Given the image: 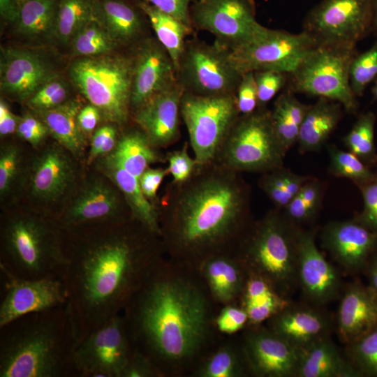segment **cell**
<instances>
[{
  "label": "cell",
  "mask_w": 377,
  "mask_h": 377,
  "mask_svg": "<svg viewBox=\"0 0 377 377\" xmlns=\"http://www.w3.org/2000/svg\"><path fill=\"white\" fill-rule=\"evenodd\" d=\"M20 154L14 145H7L0 154V193H8L13 186L20 169Z\"/></svg>",
  "instance_id": "f907efd6"
},
{
  "label": "cell",
  "mask_w": 377,
  "mask_h": 377,
  "mask_svg": "<svg viewBox=\"0 0 377 377\" xmlns=\"http://www.w3.org/2000/svg\"><path fill=\"white\" fill-rule=\"evenodd\" d=\"M59 222L19 214L3 221L0 265L24 279L57 276L65 265V232Z\"/></svg>",
  "instance_id": "8992f818"
},
{
  "label": "cell",
  "mask_w": 377,
  "mask_h": 377,
  "mask_svg": "<svg viewBox=\"0 0 377 377\" xmlns=\"http://www.w3.org/2000/svg\"><path fill=\"white\" fill-rule=\"evenodd\" d=\"M101 116L100 110L91 103L82 108L77 116V121L86 136L95 130Z\"/></svg>",
  "instance_id": "94428289"
},
{
  "label": "cell",
  "mask_w": 377,
  "mask_h": 377,
  "mask_svg": "<svg viewBox=\"0 0 377 377\" xmlns=\"http://www.w3.org/2000/svg\"><path fill=\"white\" fill-rule=\"evenodd\" d=\"M311 177L296 174L283 165L261 174L258 186L276 209L283 210Z\"/></svg>",
  "instance_id": "f35d334b"
},
{
  "label": "cell",
  "mask_w": 377,
  "mask_h": 377,
  "mask_svg": "<svg viewBox=\"0 0 377 377\" xmlns=\"http://www.w3.org/2000/svg\"><path fill=\"white\" fill-rule=\"evenodd\" d=\"M128 222L64 228L61 279L78 342L120 314L161 263L159 236L133 219Z\"/></svg>",
  "instance_id": "6da1fadb"
},
{
  "label": "cell",
  "mask_w": 377,
  "mask_h": 377,
  "mask_svg": "<svg viewBox=\"0 0 377 377\" xmlns=\"http://www.w3.org/2000/svg\"><path fill=\"white\" fill-rule=\"evenodd\" d=\"M230 251L210 256L200 262L206 280L214 298L222 303L241 295L246 277L244 266Z\"/></svg>",
  "instance_id": "4dcf8cb0"
},
{
  "label": "cell",
  "mask_w": 377,
  "mask_h": 377,
  "mask_svg": "<svg viewBox=\"0 0 377 377\" xmlns=\"http://www.w3.org/2000/svg\"><path fill=\"white\" fill-rule=\"evenodd\" d=\"M158 202L164 249L189 262L232 250L251 223L249 185L241 172L215 161L171 182Z\"/></svg>",
  "instance_id": "7a4b0ae2"
},
{
  "label": "cell",
  "mask_w": 377,
  "mask_h": 377,
  "mask_svg": "<svg viewBox=\"0 0 377 377\" xmlns=\"http://www.w3.org/2000/svg\"><path fill=\"white\" fill-rule=\"evenodd\" d=\"M59 0H13L0 7L11 32L29 45L52 43Z\"/></svg>",
  "instance_id": "d4e9b609"
},
{
  "label": "cell",
  "mask_w": 377,
  "mask_h": 377,
  "mask_svg": "<svg viewBox=\"0 0 377 377\" xmlns=\"http://www.w3.org/2000/svg\"><path fill=\"white\" fill-rule=\"evenodd\" d=\"M74 175L73 164L63 150L57 147L46 149L33 165L31 192L40 200L54 201L70 187Z\"/></svg>",
  "instance_id": "83f0119b"
},
{
  "label": "cell",
  "mask_w": 377,
  "mask_h": 377,
  "mask_svg": "<svg viewBox=\"0 0 377 377\" xmlns=\"http://www.w3.org/2000/svg\"><path fill=\"white\" fill-rule=\"evenodd\" d=\"M184 89L178 82L131 112L133 119L154 148H164L180 136V105Z\"/></svg>",
  "instance_id": "7402d4cb"
},
{
  "label": "cell",
  "mask_w": 377,
  "mask_h": 377,
  "mask_svg": "<svg viewBox=\"0 0 377 377\" xmlns=\"http://www.w3.org/2000/svg\"><path fill=\"white\" fill-rule=\"evenodd\" d=\"M133 59L130 52L76 57L69 64L72 84L101 115L117 126H125L131 114Z\"/></svg>",
  "instance_id": "52a82bcc"
},
{
  "label": "cell",
  "mask_w": 377,
  "mask_h": 377,
  "mask_svg": "<svg viewBox=\"0 0 377 377\" xmlns=\"http://www.w3.org/2000/svg\"><path fill=\"white\" fill-rule=\"evenodd\" d=\"M372 92H373L374 98L377 100V81L376 82L374 87L373 88Z\"/></svg>",
  "instance_id": "03108f58"
},
{
  "label": "cell",
  "mask_w": 377,
  "mask_h": 377,
  "mask_svg": "<svg viewBox=\"0 0 377 377\" xmlns=\"http://www.w3.org/2000/svg\"><path fill=\"white\" fill-rule=\"evenodd\" d=\"M342 105L319 97L310 105L300 127L297 143L301 153L318 151L328 140L342 117Z\"/></svg>",
  "instance_id": "1f68e13d"
},
{
  "label": "cell",
  "mask_w": 377,
  "mask_h": 377,
  "mask_svg": "<svg viewBox=\"0 0 377 377\" xmlns=\"http://www.w3.org/2000/svg\"><path fill=\"white\" fill-rule=\"evenodd\" d=\"M235 98L240 114H251L258 109V96L253 71L242 74Z\"/></svg>",
  "instance_id": "816d5d0a"
},
{
  "label": "cell",
  "mask_w": 377,
  "mask_h": 377,
  "mask_svg": "<svg viewBox=\"0 0 377 377\" xmlns=\"http://www.w3.org/2000/svg\"><path fill=\"white\" fill-rule=\"evenodd\" d=\"M137 2L147 16L156 38L169 53L177 71L187 40L186 38L193 32V28L147 2L141 0H137Z\"/></svg>",
  "instance_id": "d590c367"
},
{
  "label": "cell",
  "mask_w": 377,
  "mask_h": 377,
  "mask_svg": "<svg viewBox=\"0 0 377 377\" xmlns=\"http://www.w3.org/2000/svg\"><path fill=\"white\" fill-rule=\"evenodd\" d=\"M117 190L102 179L88 183L60 219L64 228L101 227L126 221Z\"/></svg>",
  "instance_id": "44dd1931"
},
{
  "label": "cell",
  "mask_w": 377,
  "mask_h": 377,
  "mask_svg": "<svg viewBox=\"0 0 377 377\" xmlns=\"http://www.w3.org/2000/svg\"><path fill=\"white\" fill-rule=\"evenodd\" d=\"M168 174H169L168 168H148L139 179L140 186L143 194L155 205V202H158L156 200L158 187Z\"/></svg>",
  "instance_id": "91938a15"
},
{
  "label": "cell",
  "mask_w": 377,
  "mask_h": 377,
  "mask_svg": "<svg viewBox=\"0 0 377 377\" xmlns=\"http://www.w3.org/2000/svg\"><path fill=\"white\" fill-rule=\"evenodd\" d=\"M160 369L144 354L133 350L121 377H151L159 374Z\"/></svg>",
  "instance_id": "6f0895ef"
},
{
  "label": "cell",
  "mask_w": 377,
  "mask_h": 377,
  "mask_svg": "<svg viewBox=\"0 0 377 377\" xmlns=\"http://www.w3.org/2000/svg\"><path fill=\"white\" fill-rule=\"evenodd\" d=\"M15 133L34 147L39 145L50 133L39 117L31 114H25L19 117Z\"/></svg>",
  "instance_id": "11a10c76"
},
{
  "label": "cell",
  "mask_w": 377,
  "mask_h": 377,
  "mask_svg": "<svg viewBox=\"0 0 377 377\" xmlns=\"http://www.w3.org/2000/svg\"><path fill=\"white\" fill-rule=\"evenodd\" d=\"M321 244L339 267L351 275L364 273L377 250V234L357 221H331L322 230Z\"/></svg>",
  "instance_id": "ffe728a7"
},
{
  "label": "cell",
  "mask_w": 377,
  "mask_h": 377,
  "mask_svg": "<svg viewBox=\"0 0 377 377\" xmlns=\"http://www.w3.org/2000/svg\"><path fill=\"white\" fill-rule=\"evenodd\" d=\"M287 151L275 133L270 110L263 108L239 115L214 161L241 173L263 174L283 166Z\"/></svg>",
  "instance_id": "ba28073f"
},
{
  "label": "cell",
  "mask_w": 377,
  "mask_h": 377,
  "mask_svg": "<svg viewBox=\"0 0 377 377\" xmlns=\"http://www.w3.org/2000/svg\"><path fill=\"white\" fill-rule=\"evenodd\" d=\"M115 124L104 125L94 133L87 162L92 163L97 157L111 153L118 141Z\"/></svg>",
  "instance_id": "db71d44e"
},
{
  "label": "cell",
  "mask_w": 377,
  "mask_h": 377,
  "mask_svg": "<svg viewBox=\"0 0 377 377\" xmlns=\"http://www.w3.org/2000/svg\"><path fill=\"white\" fill-rule=\"evenodd\" d=\"M131 50L133 59L132 112L176 83L177 76L171 57L156 38L148 36Z\"/></svg>",
  "instance_id": "d6986e66"
},
{
  "label": "cell",
  "mask_w": 377,
  "mask_h": 377,
  "mask_svg": "<svg viewBox=\"0 0 377 377\" xmlns=\"http://www.w3.org/2000/svg\"><path fill=\"white\" fill-rule=\"evenodd\" d=\"M241 75L225 48L197 38L186 40L177 71L184 91L205 96L235 94Z\"/></svg>",
  "instance_id": "8fae6325"
},
{
  "label": "cell",
  "mask_w": 377,
  "mask_h": 377,
  "mask_svg": "<svg viewBox=\"0 0 377 377\" xmlns=\"http://www.w3.org/2000/svg\"><path fill=\"white\" fill-rule=\"evenodd\" d=\"M59 75L50 60L34 48L1 47L0 89L17 101H27L43 84Z\"/></svg>",
  "instance_id": "ac0fdd59"
},
{
  "label": "cell",
  "mask_w": 377,
  "mask_h": 377,
  "mask_svg": "<svg viewBox=\"0 0 377 377\" xmlns=\"http://www.w3.org/2000/svg\"><path fill=\"white\" fill-rule=\"evenodd\" d=\"M68 47L74 58L100 56L117 52L120 49L108 31L94 18L77 31Z\"/></svg>",
  "instance_id": "ab89813d"
},
{
  "label": "cell",
  "mask_w": 377,
  "mask_h": 377,
  "mask_svg": "<svg viewBox=\"0 0 377 377\" xmlns=\"http://www.w3.org/2000/svg\"><path fill=\"white\" fill-rule=\"evenodd\" d=\"M77 329L68 304L0 327L1 377H75Z\"/></svg>",
  "instance_id": "277c9868"
},
{
  "label": "cell",
  "mask_w": 377,
  "mask_h": 377,
  "mask_svg": "<svg viewBox=\"0 0 377 377\" xmlns=\"http://www.w3.org/2000/svg\"><path fill=\"white\" fill-rule=\"evenodd\" d=\"M269 320L272 331L300 350L330 336L332 330L330 315L307 302H290Z\"/></svg>",
  "instance_id": "cb8c5ba5"
},
{
  "label": "cell",
  "mask_w": 377,
  "mask_h": 377,
  "mask_svg": "<svg viewBox=\"0 0 377 377\" xmlns=\"http://www.w3.org/2000/svg\"><path fill=\"white\" fill-rule=\"evenodd\" d=\"M19 117L10 111L8 104L2 98L0 101V135L6 136L16 132Z\"/></svg>",
  "instance_id": "6125c7cd"
},
{
  "label": "cell",
  "mask_w": 377,
  "mask_h": 377,
  "mask_svg": "<svg viewBox=\"0 0 377 377\" xmlns=\"http://www.w3.org/2000/svg\"><path fill=\"white\" fill-rule=\"evenodd\" d=\"M374 0H323L308 13L303 31L317 44L353 45L374 25Z\"/></svg>",
  "instance_id": "4fadbf2b"
},
{
  "label": "cell",
  "mask_w": 377,
  "mask_h": 377,
  "mask_svg": "<svg viewBox=\"0 0 377 377\" xmlns=\"http://www.w3.org/2000/svg\"><path fill=\"white\" fill-rule=\"evenodd\" d=\"M102 166L106 175L123 194L131 218L160 237L158 208L145 196L139 179L123 168L110 155L105 158Z\"/></svg>",
  "instance_id": "f546056e"
},
{
  "label": "cell",
  "mask_w": 377,
  "mask_h": 377,
  "mask_svg": "<svg viewBox=\"0 0 377 377\" xmlns=\"http://www.w3.org/2000/svg\"><path fill=\"white\" fill-rule=\"evenodd\" d=\"M368 279V286L377 297V250L371 256L364 272Z\"/></svg>",
  "instance_id": "be15d7a7"
},
{
  "label": "cell",
  "mask_w": 377,
  "mask_h": 377,
  "mask_svg": "<svg viewBox=\"0 0 377 377\" xmlns=\"http://www.w3.org/2000/svg\"><path fill=\"white\" fill-rule=\"evenodd\" d=\"M310 105L301 103L289 89L274 101L270 110L272 125L287 151L297 143L301 125Z\"/></svg>",
  "instance_id": "8d00e7d4"
},
{
  "label": "cell",
  "mask_w": 377,
  "mask_h": 377,
  "mask_svg": "<svg viewBox=\"0 0 377 377\" xmlns=\"http://www.w3.org/2000/svg\"><path fill=\"white\" fill-rule=\"evenodd\" d=\"M165 268L161 263L156 267L123 316L133 350L158 367L193 355L204 343L209 326L201 291L187 279L171 276Z\"/></svg>",
  "instance_id": "3957f363"
},
{
  "label": "cell",
  "mask_w": 377,
  "mask_h": 377,
  "mask_svg": "<svg viewBox=\"0 0 377 377\" xmlns=\"http://www.w3.org/2000/svg\"><path fill=\"white\" fill-rule=\"evenodd\" d=\"M216 324L221 332L232 334L249 324V317L242 306H227L218 316Z\"/></svg>",
  "instance_id": "9f6ffc18"
},
{
  "label": "cell",
  "mask_w": 377,
  "mask_h": 377,
  "mask_svg": "<svg viewBox=\"0 0 377 377\" xmlns=\"http://www.w3.org/2000/svg\"><path fill=\"white\" fill-rule=\"evenodd\" d=\"M68 94V83L57 75L39 87L26 103L34 112L46 110L66 102Z\"/></svg>",
  "instance_id": "bcb514c9"
},
{
  "label": "cell",
  "mask_w": 377,
  "mask_h": 377,
  "mask_svg": "<svg viewBox=\"0 0 377 377\" xmlns=\"http://www.w3.org/2000/svg\"><path fill=\"white\" fill-rule=\"evenodd\" d=\"M133 348L118 314L85 335L73 356L75 377H121Z\"/></svg>",
  "instance_id": "5bb4252c"
},
{
  "label": "cell",
  "mask_w": 377,
  "mask_h": 377,
  "mask_svg": "<svg viewBox=\"0 0 377 377\" xmlns=\"http://www.w3.org/2000/svg\"><path fill=\"white\" fill-rule=\"evenodd\" d=\"M374 24L377 27V0H374Z\"/></svg>",
  "instance_id": "e7e4bbea"
},
{
  "label": "cell",
  "mask_w": 377,
  "mask_h": 377,
  "mask_svg": "<svg viewBox=\"0 0 377 377\" xmlns=\"http://www.w3.org/2000/svg\"><path fill=\"white\" fill-rule=\"evenodd\" d=\"M323 191V184L311 177L282 211L290 221L298 226L311 222L320 209Z\"/></svg>",
  "instance_id": "60d3db41"
},
{
  "label": "cell",
  "mask_w": 377,
  "mask_h": 377,
  "mask_svg": "<svg viewBox=\"0 0 377 377\" xmlns=\"http://www.w3.org/2000/svg\"><path fill=\"white\" fill-rule=\"evenodd\" d=\"M13 0H0V7L6 5Z\"/></svg>",
  "instance_id": "003e7915"
},
{
  "label": "cell",
  "mask_w": 377,
  "mask_h": 377,
  "mask_svg": "<svg viewBox=\"0 0 377 377\" xmlns=\"http://www.w3.org/2000/svg\"><path fill=\"white\" fill-rule=\"evenodd\" d=\"M180 114L198 164L214 161L240 115L235 94L205 96L184 91Z\"/></svg>",
  "instance_id": "30bf717a"
},
{
  "label": "cell",
  "mask_w": 377,
  "mask_h": 377,
  "mask_svg": "<svg viewBox=\"0 0 377 377\" xmlns=\"http://www.w3.org/2000/svg\"><path fill=\"white\" fill-rule=\"evenodd\" d=\"M82 107L79 100L68 99L57 107L35 112L47 126L50 134L74 156L80 155L86 144V135L77 121Z\"/></svg>",
  "instance_id": "d6a6232c"
},
{
  "label": "cell",
  "mask_w": 377,
  "mask_h": 377,
  "mask_svg": "<svg viewBox=\"0 0 377 377\" xmlns=\"http://www.w3.org/2000/svg\"><path fill=\"white\" fill-rule=\"evenodd\" d=\"M327 149L330 156L329 171L332 175L347 178L357 186L370 182L377 176L351 151L341 150L334 145H328Z\"/></svg>",
  "instance_id": "7bdbcfd3"
},
{
  "label": "cell",
  "mask_w": 377,
  "mask_h": 377,
  "mask_svg": "<svg viewBox=\"0 0 377 377\" xmlns=\"http://www.w3.org/2000/svg\"><path fill=\"white\" fill-rule=\"evenodd\" d=\"M316 45L304 31L292 34L266 28L253 40L228 52L241 74L263 70L291 74Z\"/></svg>",
  "instance_id": "7c38bea8"
},
{
  "label": "cell",
  "mask_w": 377,
  "mask_h": 377,
  "mask_svg": "<svg viewBox=\"0 0 377 377\" xmlns=\"http://www.w3.org/2000/svg\"><path fill=\"white\" fill-rule=\"evenodd\" d=\"M244 374V367L231 348L223 347L214 353L199 372L202 377H237Z\"/></svg>",
  "instance_id": "7dc6e473"
},
{
  "label": "cell",
  "mask_w": 377,
  "mask_h": 377,
  "mask_svg": "<svg viewBox=\"0 0 377 377\" xmlns=\"http://www.w3.org/2000/svg\"><path fill=\"white\" fill-rule=\"evenodd\" d=\"M349 76L355 96H362L367 86L377 77V42L366 52L355 55L350 66Z\"/></svg>",
  "instance_id": "f6af8a7d"
},
{
  "label": "cell",
  "mask_w": 377,
  "mask_h": 377,
  "mask_svg": "<svg viewBox=\"0 0 377 377\" xmlns=\"http://www.w3.org/2000/svg\"><path fill=\"white\" fill-rule=\"evenodd\" d=\"M295 377H360L330 336L301 350Z\"/></svg>",
  "instance_id": "f1b7e54d"
},
{
  "label": "cell",
  "mask_w": 377,
  "mask_h": 377,
  "mask_svg": "<svg viewBox=\"0 0 377 377\" xmlns=\"http://www.w3.org/2000/svg\"><path fill=\"white\" fill-rule=\"evenodd\" d=\"M315 229H300L297 283L306 302L323 306L340 298L344 286L340 272L318 249Z\"/></svg>",
  "instance_id": "e0dca14e"
},
{
  "label": "cell",
  "mask_w": 377,
  "mask_h": 377,
  "mask_svg": "<svg viewBox=\"0 0 377 377\" xmlns=\"http://www.w3.org/2000/svg\"><path fill=\"white\" fill-rule=\"evenodd\" d=\"M0 274V327L24 315L68 302L66 285L60 277L24 279L1 265Z\"/></svg>",
  "instance_id": "2e32d148"
},
{
  "label": "cell",
  "mask_w": 377,
  "mask_h": 377,
  "mask_svg": "<svg viewBox=\"0 0 377 377\" xmlns=\"http://www.w3.org/2000/svg\"><path fill=\"white\" fill-rule=\"evenodd\" d=\"M345 346L344 353L360 377H377V326Z\"/></svg>",
  "instance_id": "ee69618b"
},
{
  "label": "cell",
  "mask_w": 377,
  "mask_h": 377,
  "mask_svg": "<svg viewBox=\"0 0 377 377\" xmlns=\"http://www.w3.org/2000/svg\"><path fill=\"white\" fill-rule=\"evenodd\" d=\"M284 73L263 70L254 71L258 96V108H266L267 103L282 89L286 82Z\"/></svg>",
  "instance_id": "c3c4849f"
},
{
  "label": "cell",
  "mask_w": 377,
  "mask_h": 377,
  "mask_svg": "<svg viewBox=\"0 0 377 377\" xmlns=\"http://www.w3.org/2000/svg\"><path fill=\"white\" fill-rule=\"evenodd\" d=\"M168 170L172 177L173 182H182L186 180L193 174L197 163L194 158L188 153V145L179 150L170 152L167 154Z\"/></svg>",
  "instance_id": "f5cc1de1"
},
{
  "label": "cell",
  "mask_w": 377,
  "mask_h": 377,
  "mask_svg": "<svg viewBox=\"0 0 377 377\" xmlns=\"http://www.w3.org/2000/svg\"><path fill=\"white\" fill-rule=\"evenodd\" d=\"M336 317V330L344 345L377 326V297L368 285L355 281L344 286Z\"/></svg>",
  "instance_id": "484cf974"
},
{
  "label": "cell",
  "mask_w": 377,
  "mask_h": 377,
  "mask_svg": "<svg viewBox=\"0 0 377 377\" xmlns=\"http://www.w3.org/2000/svg\"><path fill=\"white\" fill-rule=\"evenodd\" d=\"M93 14L120 48L131 49L148 36L149 21L137 0H94Z\"/></svg>",
  "instance_id": "4316f807"
},
{
  "label": "cell",
  "mask_w": 377,
  "mask_h": 377,
  "mask_svg": "<svg viewBox=\"0 0 377 377\" xmlns=\"http://www.w3.org/2000/svg\"><path fill=\"white\" fill-rule=\"evenodd\" d=\"M155 149L140 128L131 129L119 138L110 156L139 179L151 164L163 161Z\"/></svg>",
  "instance_id": "e575fe53"
},
{
  "label": "cell",
  "mask_w": 377,
  "mask_h": 377,
  "mask_svg": "<svg viewBox=\"0 0 377 377\" xmlns=\"http://www.w3.org/2000/svg\"><path fill=\"white\" fill-rule=\"evenodd\" d=\"M244 353L251 370L265 377H295L301 350L269 328H257L245 338Z\"/></svg>",
  "instance_id": "603a6c76"
},
{
  "label": "cell",
  "mask_w": 377,
  "mask_h": 377,
  "mask_svg": "<svg viewBox=\"0 0 377 377\" xmlns=\"http://www.w3.org/2000/svg\"><path fill=\"white\" fill-rule=\"evenodd\" d=\"M358 188L363 198V209L354 219L377 234V176Z\"/></svg>",
  "instance_id": "681fc988"
},
{
  "label": "cell",
  "mask_w": 377,
  "mask_h": 377,
  "mask_svg": "<svg viewBox=\"0 0 377 377\" xmlns=\"http://www.w3.org/2000/svg\"><path fill=\"white\" fill-rule=\"evenodd\" d=\"M375 123L376 115L373 112L362 114L343 139L348 150L367 165L377 163L374 142Z\"/></svg>",
  "instance_id": "b9f144b4"
},
{
  "label": "cell",
  "mask_w": 377,
  "mask_h": 377,
  "mask_svg": "<svg viewBox=\"0 0 377 377\" xmlns=\"http://www.w3.org/2000/svg\"><path fill=\"white\" fill-rule=\"evenodd\" d=\"M254 0H195L190 7L193 27L207 31L227 50L244 45L266 27L256 20Z\"/></svg>",
  "instance_id": "9a60e30c"
},
{
  "label": "cell",
  "mask_w": 377,
  "mask_h": 377,
  "mask_svg": "<svg viewBox=\"0 0 377 377\" xmlns=\"http://www.w3.org/2000/svg\"><path fill=\"white\" fill-rule=\"evenodd\" d=\"M355 46L317 44L290 75V90L324 97L341 104L348 112L358 107L350 84V66Z\"/></svg>",
  "instance_id": "9c48e42d"
},
{
  "label": "cell",
  "mask_w": 377,
  "mask_h": 377,
  "mask_svg": "<svg viewBox=\"0 0 377 377\" xmlns=\"http://www.w3.org/2000/svg\"><path fill=\"white\" fill-rule=\"evenodd\" d=\"M155 6L160 10L177 18L193 28L190 7L195 0H141Z\"/></svg>",
  "instance_id": "680465c9"
},
{
  "label": "cell",
  "mask_w": 377,
  "mask_h": 377,
  "mask_svg": "<svg viewBox=\"0 0 377 377\" xmlns=\"http://www.w3.org/2000/svg\"><path fill=\"white\" fill-rule=\"evenodd\" d=\"M93 1L59 0L52 43L68 47L77 31L94 18Z\"/></svg>",
  "instance_id": "74e56055"
},
{
  "label": "cell",
  "mask_w": 377,
  "mask_h": 377,
  "mask_svg": "<svg viewBox=\"0 0 377 377\" xmlns=\"http://www.w3.org/2000/svg\"><path fill=\"white\" fill-rule=\"evenodd\" d=\"M241 295L242 307L249 317V324L256 326L271 318L291 301L281 293L268 281L247 271Z\"/></svg>",
  "instance_id": "836d02e7"
},
{
  "label": "cell",
  "mask_w": 377,
  "mask_h": 377,
  "mask_svg": "<svg viewBox=\"0 0 377 377\" xmlns=\"http://www.w3.org/2000/svg\"><path fill=\"white\" fill-rule=\"evenodd\" d=\"M300 229L275 208L250 223L232 249L246 270L263 277L289 297L298 287Z\"/></svg>",
  "instance_id": "5b68a950"
}]
</instances>
